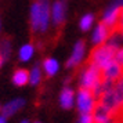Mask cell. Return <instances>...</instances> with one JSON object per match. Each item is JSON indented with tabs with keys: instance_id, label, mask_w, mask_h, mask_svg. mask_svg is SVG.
Instances as JSON below:
<instances>
[{
	"instance_id": "1",
	"label": "cell",
	"mask_w": 123,
	"mask_h": 123,
	"mask_svg": "<svg viewBox=\"0 0 123 123\" xmlns=\"http://www.w3.org/2000/svg\"><path fill=\"white\" fill-rule=\"evenodd\" d=\"M116 53H117V50L109 47V46L105 44V43H104V44H100L91 51L90 62L94 64V65H97L100 69H102L108 62H111L112 60H115Z\"/></svg>"
},
{
	"instance_id": "2",
	"label": "cell",
	"mask_w": 123,
	"mask_h": 123,
	"mask_svg": "<svg viewBox=\"0 0 123 123\" xmlns=\"http://www.w3.org/2000/svg\"><path fill=\"white\" fill-rule=\"evenodd\" d=\"M120 12H122V7L119 4V1L115 0L111 6L104 11V14H102V22L105 24L112 32L117 31V24H119Z\"/></svg>"
},
{
	"instance_id": "3",
	"label": "cell",
	"mask_w": 123,
	"mask_h": 123,
	"mask_svg": "<svg viewBox=\"0 0 123 123\" xmlns=\"http://www.w3.org/2000/svg\"><path fill=\"white\" fill-rule=\"evenodd\" d=\"M101 79H102V76H101V69L97 65L90 62L89 67L86 68L83 71V73H82L80 84H82V87H84V89L91 90L94 87V84L98 83Z\"/></svg>"
},
{
	"instance_id": "4",
	"label": "cell",
	"mask_w": 123,
	"mask_h": 123,
	"mask_svg": "<svg viewBox=\"0 0 123 123\" xmlns=\"http://www.w3.org/2000/svg\"><path fill=\"white\" fill-rule=\"evenodd\" d=\"M95 106V98L93 97L91 90L80 87L78 91V108L82 113H91Z\"/></svg>"
},
{
	"instance_id": "5",
	"label": "cell",
	"mask_w": 123,
	"mask_h": 123,
	"mask_svg": "<svg viewBox=\"0 0 123 123\" xmlns=\"http://www.w3.org/2000/svg\"><path fill=\"white\" fill-rule=\"evenodd\" d=\"M98 102H100L101 105L105 106V108L111 112L113 116H115V115H117V113H119V111H120V104H119L116 95H115V93H113V89L108 90V91H104V93H102V95L100 97Z\"/></svg>"
},
{
	"instance_id": "6",
	"label": "cell",
	"mask_w": 123,
	"mask_h": 123,
	"mask_svg": "<svg viewBox=\"0 0 123 123\" xmlns=\"http://www.w3.org/2000/svg\"><path fill=\"white\" fill-rule=\"evenodd\" d=\"M122 73H123V68L116 60H112L111 62H108L105 67L101 69L102 79H109V80H116Z\"/></svg>"
},
{
	"instance_id": "7",
	"label": "cell",
	"mask_w": 123,
	"mask_h": 123,
	"mask_svg": "<svg viewBox=\"0 0 123 123\" xmlns=\"http://www.w3.org/2000/svg\"><path fill=\"white\" fill-rule=\"evenodd\" d=\"M65 12H67V6L64 0H57L51 7V19L55 26H61L65 21Z\"/></svg>"
},
{
	"instance_id": "8",
	"label": "cell",
	"mask_w": 123,
	"mask_h": 123,
	"mask_svg": "<svg viewBox=\"0 0 123 123\" xmlns=\"http://www.w3.org/2000/svg\"><path fill=\"white\" fill-rule=\"evenodd\" d=\"M84 51H86V44H84L83 40L76 42V44H75L73 51H72V55L69 57V60L67 61V68H72V67L79 65L84 57Z\"/></svg>"
},
{
	"instance_id": "9",
	"label": "cell",
	"mask_w": 123,
	"mask_h": 123,
	"mask_svg": "<svg viewBox=\"0 0 123 123\" xmlns=\"http://www.w3.org/2000/svg\"><path fill=\"white\" fill-rule=\"evenodd\" d=\"M40 4V19H39V32L44 33L47 28H49V24H50V4L47 0H39Z\"/></svg>"
},
{
	"instance_id": "10",
	"label": "cell",
	"mask_w": 123,
	"mask_h": 123,
	"mask_svg": "<svg viewBox=\"0 0 123 123\" xmlns=\"http://www.w3.org/2000/svg\"><path fill=\"white\" fill-rule=\"evenodd\" d=\"M91 115H93L94 123H111L112 117H113V115L104 105H101L100 102H95V106L91 112Z\"/></svg>"
},
{
	"instance_id": "11",
	"label": "cell",
	"mask_w": 123,
	"mask_h": 123,
	"mask_svg": "<svg viewBox=\"0 0 123 123\" xmlns=\"http://www.w3.org/2000/svg\"><path fill=\"white\" fill-rule=\"evenodd\" d=\"M112 33V31L108 26H106L104 22H100L97 26H95L94 32H93V36H91V40H93V44L100 46L104 44L108 39V36Z\"/></svg>"
},
{
	"instance_id": "12",
	"label": "cell",
	"mask_w": 123,
	"mask_h": 123,
	"mask_svg": "<svg viewBox=\"0 0 123 123\" xmlns=\"http://www.w3.org/2000/svg\"><path fill=\"white\" fill-rule=\"evenodd\" d=\"M60 104L64 109H71L75 104V93L72 89L65 87L62 90L61 95H60Z\"/></svg>"
},
{
	"instance_id": "13",
	"label": "cell",
	"mask_w": 123,
	"mask_h": 123,
	"mask_svg": "<svg viewBox=\"0 0 123 123\" xmlns=\"http://www.w3.org/2000/svg\"><path fill=\"white\" fill-rule=\"evenodd\" d=\"M24 105H25V101H24L22 98H15V100L10 101V102L1 109V111H3V115H4L6 117L11 116V115H14V113L18 111V109H21Z\"/></svg>"
},
{
	"instance_id": "14",
	"label": "cell",
	"mask_w": 123,
	"mask_h": 123,
	"mask_svg": "<svg viewBox=\"0 0 123 123\" xmlns=\"http://www.w3.org/2000/svg\"><path fill=\"white\" fill-rule=\"evenodd\" d=\"M39 19H40V4L35 1L31 7V25L35 32H39Z\"/></svg>"
},
{
	"instance_id": "15",
	"label": "cell",
	"mask_w": 123,
	"mask_h": 123,
	"mask_svg": "<svg viewBox=\"0 0 123 123\" xmlns=\"http://www.w3.org/2000/svg\"><path fill=\"white\" fill-rule=\"evenodd\" d=\"M29 82V72L26 69H17L12 75V83L15 86H25Z\"/></svg>"
},
{
	"instance_id": "16",
	"label": "cell",
	"mask_w": 123,
	"mask_h": 123,
	"mask_svg": "<svg viewBox=\"0 0 123 123\" xmlns=\"http://www.w3.org/2000/svg\"><path fill=\"white\" fill-rule=\"evenodd\" d=\"M43 68H44V72L47 73V76H54L58 72L60 65H58V61L54 58H46L43 62Z\"/></svg>"
},
{
	"instance_id": "17",
	"label": "cell",
	"mask_w": 123,
	"mask_h": 123,
	"mask_svg": "<svg viewBox=\"0 0 123 123\" xmlns=\"http://www.w3.org/2000/svg\"><path fill=\"white\" fill-rule=\"evenodd\" d=\"M113 93H115L117 101H119V104H120V106H122L123 105V73L115 80V84H113Z\"/></svg>"
},
{
	"instance_id": "18",
	"label": "cell",
	"mask_w": 123,
	"mask_h": 123,
	"mask_svg": "<svg viewBox=\"0 0 123 123\" xmlns=\"http://www.w3.org/2000/svg\"><path fill=\"white\" fill-rule=\"evenodd\" d=\"M33 55V46L32 44H25L19 49V60L24 62L29 61Z\"/></svg>"
},
{
	"instance_id": "19",
	"label": "cell",
	"mask_w": 123,
	"mask_h": 123,
	"mask_svg": "<svg viewBox=\"0 0 123 123\" xmlns=\"http://www.w3.org/2000/svg\"><path fill=\"white\" fill-rule=\"evenodd\" d=\"M42 80V71L39 67H33L32 71L29 72V83L32 86H37Z\"/></svg>"
},
{
	"instance_id": "20",
	"label": "cell",
	"mask_w": 123,
	"mask_h": 123,
	"mask_svg": "<svg viewBox=\"0 0 123 123\" xmlns=\"http://www.w3.org/2000/svg\"><path fill=\"white\" fill-rule=\"evenodd\" d=\"M93 22H94V15H93V14H86V15H83V17H82L79 26H80V29H82V31H84V32H86V31H89V29L91 28Z\"/></svg>"
},
{
	"instance_id": "21",
	"label": "cell",
	"mask_w": 123,
	"mask_h": 123,
	"mask_svg": "<svg viewBox=\"0 0 123 123\" xmlns=\"http://www.w3.org/2000/svg\"><path fill=\"white\" fill-rule=\"evenodd\" d=\"M8 54H10V43L4 40V42H3V44H1V57H3V60L7 58Z\"/></svg>"
},
{
	"instance_id": "22",
	"label": "cell",
	"mask_w": 123,
	"mask_h": 123,
	"mask_svg": "<svg viewBox=\"0 0 123 123\" xmlns=\"http://www.w3.org/2000/svg\"><path fill=\"white\" fill-rule=\"evenodd\" d=\"M79 123H94L93 115L91 113H82V116L79 119Z\"/></svg>"
},
{
	"instance_id": "23",
	"label": "cell",
	"mask_w": 123,
	"mask_h": 123,
	"mask_svg": "<svg viewBox=\"0 0 123 123\" xmlns=\"http://www.w3.org/2000/svg\"><path fill=\"white\" fill-rule=\"evenodd\" d=\"M115 60H116V61L122 65V68H123V49H119V50H117L116 55H115Z\"/></svg>"
},
{
	"instance_id": "24",
	"label": "cell",
	"mask_w": 123,
	"mask_h": 123,
	"mask_svg": "<svg viewBox=\"0 0 123 123\" xmlns=\"http://www.w3.org/2000/svg\"><path fill=\"white\" fill-rule=\"evenodd\" d=\"M0 123H6V116H4V115L0 116Z\"/></svg>"
},
{
	"instance_id": "25",
	"label": "cell",
	"mask_w": 123,
	"mask_h": 123,
	"mask_svg": "<svg viewBox=\"0 0 123 123\" xmlns=\"http://www.w3.org/2000/svg\"><path fill=\"white\" fill-rule=\"evenodd\" d=\"M120 108H122V109H120V111H119V113H117V115H120V116L123 117V105L120 106Z\"/></svg>"
},
{
	"instance_id": "26",
	"label": "cell",
	"mask_w": 123,
	"mask_h": 123,
	"mask_svg": "<svg viewBox=\"0 0 123 123\" xmlns=\"http://www.w3.org/2000/svg\"><path fill=\"white\" fill-rule=\"evenodd\" d=\"M117 1H119V4H120V7L123 8V0H117Z\"/></svg>"
},
{
	"instance_id": "27",
	"label": "cell",
	"mask_w": 123,
	"mask_h": 123,
	"mask_svg": "<svg viewBox=\"0 0 123 123\" xmlns=\"http://www.w3.org/2000/svg\"><path fill=\"white\" fill-rule=\"evenodd\" d=\"M1 62H3V57L0 55V65H1Z\"/></svg>"
},
{
	"instance_id": "28",
	"label": "cell",
	"mask_w": 123,
	"mask_h": 123,
	"mask_svg": "<svg viewBox=\"0 0 123 123\" xmlns=\"http://www.w3.org/2000/svg\"><path fill=\"white\" fill-rule=\"evenodd\" d=\"M21 123H29V120H22Z\"/></svg>"
},
{
	"instance_id": "29",
	"label": "cell",
	"mask_w": 123,
	"mask_h": 123,
	"mask_svg": "<svg viewBox=\"0 0 123 123\" xmlns=\"http://www.w3.org/2000/svg\"><path fill=\"white\" fill-rule=\"evenodd\" d=\"M120 31H122V37H123V29H120Z\"/></svg>"
},
{
	"instance_id": "30",
	"label": "cell",
	"mask_w": 123,
	"mask_h": 123,
	"mask_svg": "<svg viewBox=\"0 0 123 123\" xmlns=\"http://www.w3.org/2000/svg\"><path fill=\"white\" fill-rule=\"evenodd\" d=\"M35 123H40V122H35Z\"/></svg>"
},
{
	"instance_id": "31",
	"label": "cell",
	"mask_w": 123,
	"mask_h": 123,
	"mask_svg": "<svg viewBox=\"0 0 123 123\" xmlns=\"http://www.w3.org/2000/svg\"><path fill=\"white\" fill-rule=\"evenodd\" d=\"M0 111H1V106H0Z\"/></svg>"
}]
</instances>
